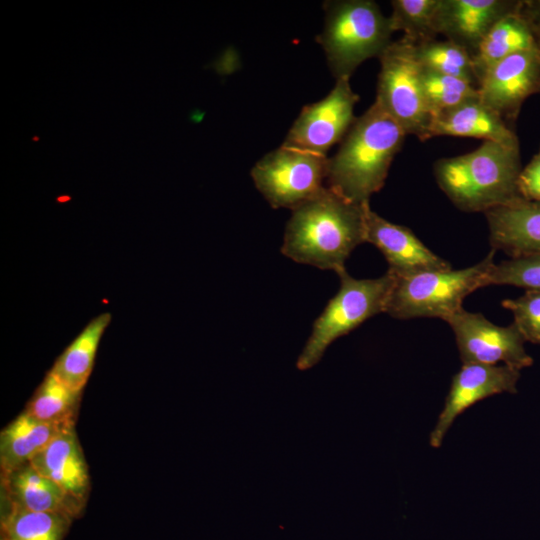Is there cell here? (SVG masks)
Here are the masks:
<instances>
[{
    "mask_svg": "<svg viewBox=\"0 0 540 540\" xmlns=\"http://www.w3.org/2000/svg\"><path fill=\"white\" fill-rule=\"evenodd\" d=\"M325 186L292 210L281 252L291 260L340 274L352 251L365 241V204Z\"/></svg>",
    "mask_w": 540,
    "mask_h": 540,
    "instance_id": "1",
    "label": "cell"
},
{
    "mask_svg": "<svg viewBox=\"0 0 540 540\" xmlns=\"http://www.w3.org/2000/svg\"><path fill=\"white\" fill-rule=\"evenodd\" d=\"M406 133L376 102L356 118L332 158L326 186L345 199L363 204L382 189Z\"/></svg>",
    "mask_w": 540,
    "mask_h": 540,
    "instance_id": "2",
    "label": "cell"
},
{
    "mask_svg": "<svg viewBox=\"0 0 540 540\" xmlns=\"http://www.w3.org/2000/svg\"><path fill=\"white\" fill-rule=\"evenodd\" d=\"M520 145L491 141L434 164L440 189L464 212H483L524 199L519 190Z\"/></svg>",
    "mask_w": 540,
    "mask_h": 540,
    "instance_id": "3",
    "label": "cell"
},
{
    "mask_svg": "<svg viewBox=\"0 0 540 540\" xmlns=\"http://www.w3.org/2000/svg\"><path fill=\"white\" fill-rule=\"evenodd\" d=\"M317 41L337 79L350 78L365 60L380 57L394 33L389 17L371 0L329 1Z\"/></svg>",
    "mask_w": 540,
    "mask_h": 540,
    "instance_id": "4",
    "label": "cell"
},
{
    "mask_svg": "<svg viewBox=\"0 0 540 540\" xmlns=\"http://www.w3.org/2000/svg\"><path fill=\"white\" fill-rule=\"evenodd\" d=\"M495 252L491 249L482 261L460 270L396 276L385 313L397 319L424 317L446 321L463 308V300L469 294L487 286Z\"/></svg>",
    "mask_w": 540,
    "mask_h": 540,
    "instance_id": "5",
    "label": "cell"
},
{
    "mask_svg": "<svg viewBox=\"0 0 540 540\" xmlns=\"http://www.w3.org/2000/svg\"><path fill=\"white\" fill-rule=\"evenodd\" d=\"M338 275L340 288L313 324L311 335L297 360L300 370L318 363L337 338L348 334L367 319L385 312L396 280L389 270L373 279H356L347 271Z\"/></svg>",
    "mask_w": 540,
    "mask_h": 540,
    "instance_id": "6",
    "label": "cell"
},
{
    "mask_svg": "<svg viewBox=\"0 0 540 540\" xmlns=\"http://www.w3.org/2000/svg\"><path fill=\"white\" fill-rule=\"evenodd\" d=\"M375 101L403 129L420 141L431 139L433 115L423 85L422 67L414 44L405 38L392 41L379 57Z\"/></svg>",
    "mask_w": 540,
    "mask_h": 540,
    "instance_id": "7",
    "label": "cell"
},
{
    "mask_svg": "<svg viewBox=\"0 0 540 540\" xmlns=\"http://www.w3.org/2000/svg\"><path fill=\"white\" fill-rule=\"evenodd\" d=\"M326 155L281 145L252 168L258 191L273 208L293 210L326 186Z\"/></svg>",
    "mask_w": 540,
    "mask_h": 540,
    "instance_id": "8",
    "label": "cell"
},
{
    "mask_svg": "<svg viewBox=\"0 0 540 540\" xmlns=\"http://www.w3.org/2000/svg\"><path fill=\"white\" fill-rule=\"evenodd\" d=\"M446 322L453 330L463 364L503 365L521 370L533 364L525 339L513 322L498 326L481 313L460 309Z\"/></svg>",
    "mask_w": 540,
    "mask_h": 540,
    "instance_id": "9",
    "label": "cell"
},
{
    "mask_svg": "<svg viewBox=\"0 0 540 540\" xmlns=\"http://www.w3.org/2000/svg\"><path fill=\"white\" fill-rule=\"evenodd\" d=\"M349 79H337L325 98L303 107L282 145L326 155L341 142L356 119L354 107L359 100Z\"/></svg>",
    "mask_w": 540,
    "mask_h": 540,
    "instance_id": "10",
    "label": "cell"
},
{
    "mask_svg": "<svg viewBox=\"0 0 540 540\" xmlns=\"http://www.w3.org/2000/svg\"><path fill=\"white\" fill-rule=\"evenodd\" d=\"M540 93V49L514 53L492 66L478 86L479 99L510 126L530 96Z\"/></svg>",
    "mask_w": 540,
    "mask_h": 540,
    "instance_id": "11",
    "label": "cell"
},
{
    "mask_svg": "<svg viewBox=\"0 0 540 540\" xmlns=\"http://www.w3.org/2000/svg\"><path fill=\"white\" fill-rule=\"evenodd\" d=\"M520 370L506 365L463 364L453 376L449 393L430 433L433 448L442 445L454 420L467 408L492 395L516 393Z\"/></svg>",
    "mask_w": 540,
    "mask_h": 540,
    "instance_id": "12",
    "label": "cell"
},
{
    "mask_svg": "<svg viewBox=\"0 0 540 540\" xmlns=\"http://www.w3.org/2000/svg\"><path fill=\"white\" fill-rule=\"evenodd\" d=\"M365 241L384 255L389 271L395 276H408L427 271L452 269L448 261L429 250L404 226L391 223L365 204Z\"/></svg>",
    "mask_w": 540,
    "mask_h": 540,
    "instance_id": "13",
    "label": "cell"
},
{
    "mask_svg": "<svg viewBox=\"0 0 540 540\" xmlns=\"http://www.w3.org/2000/svg\"><path fill=\"white\" fill-rule=\"evenodd\" d=\"M522 0H440L436 32L471 56L493 26L518 10Z\"/></svg>",
    "mask_w": 540,
    "mask_h": 540,
    "instance_id": "14",
    "label": "cell"
},
{
    "mask_svg": "<svg viewBox=\"0 0 540 540\" xmlns=\"http://www.w3.org/2000/svg\"><path fill=\"white\" fill-rule=\"evenodd\" d=\"M1 494V506L60 513L72 519L77 518L84 509L29 462L1 473Z\"/></svg>",
    "mask_w": 540,
    "mask_h": 540,
    "instance_id": "15",
    "label": "cell"
},
{
    "mask_svg": "<svg viewBox=\"0 0 540 540\" xmlns=\"http://www.w3.org/2000/svg\"><path fill=\"white\" fill-rule=\"evenodd\" d=\"M29 463L70 498L85 506L90 481L75 425L63 428Z\"/></svg>",
    "mask_w": 540,
    "mask_h": 540,
    "instance_id": "16",
    "label": "cell"
},
{
    "mask_svg": "<svg viewBox=\"0 0 540 540\" xmlns=\"http://www.w3.org/2000/svg\"><path fill=\"white\" fill-rule=\"evenodd\" d=\"M484 214L492 250L510 258L540 254V201L521 199Z\"/></svg>",
    "mask_w": 540,
    "mask_h": 540,
    "instance_id": "17",
    "label": "cell"
},
{
    "mask_svg": "<svg viewBox=\"0 0 540 540\" xmlns=\"http://www.w3.org/2000/svg\"><path fill=\"white\" fill-rule=\"evenodd\" d=\"M431 136L471 137L501 144H519L511 126L487 107L479 96L437 115Z\"/></svg>",
    "mask_w": 540,
    "mask_h": 540,
    "instance_id": "18",
    "label": "cell"
},
{
    "mask_svg": "<svg viewBox=\"0 0 540 540\" xmlns=\"http://www.w3.org/2000/svg\"><path fill=\"white\" fill-rule=\"evenodd\" d=\"M520 7L497 22L472 55L479 83L492 66L506 57L520 51L540 49Z\"/></svg>",
    "mask_w": 540,
    "mask_h": 540,
    "instance_id": "19",
    "label": "cell"
},
{
    "mask_svg": "<svg viewBox=\"0 0 540 540\" xmlns=\"http://www.w3.org/2000/svg\"><path fill=\"white\" fill-rule=\"evenodd\" d=\"M65 427L40 421L24 411L1 431V473L30 462Z\"/></svg>",
    "mask_w": 540,
    "mask_h": 540,
    "instance_id": "20",
    "label": "cell"
},
{
    "mask_svg": "<svg viewBox=\"0 0 540 540\" xmlns=\"http://www.w3.org/2000/svg\"><path fill=\"white\" fill-rule=\"evenodd\" d=\"M111 314L93 318L55 361L50 372L69 388L82 391L92 372L100 340Z\"/></svg>",
    "mask_w": 540,
    "mask_h": 540,
    "instance_id": "21",
    "label": "cell"
},
{
    "mask_svg": "<svg viewBox=\"0 0 540 540\" xmlns=\"http://www.w3.org/2000/svg\"><path fill=\"white\" fill-rule=\"evenodd\" d=\"M72 518L2 506L0 540H63Z\"/></svg>",
    "mask_w": 540,
    "mask_h": 540,
    "instance_id": "22",
    "label": "cell"
},
{
    "mask_svg": "<svg viewBox=\"0 0 540 540\" xmlns=\"http://www.w3.org/2000/svg\"><path fill=\"white\" fill-rule=\"evenodd\" d=\"M81 392L69 388L49 371L25 411L43 422L75 425Z\"/></svg>",
    "mask_w": 540,
    "mask_h": 540,
    "instance_id": "23",
    "label": "cell"
},
{
    "mask_svg": "<svg viewBox=\"0 0 540 540\" xmlns=\"http://www.w3.org/2000/svg\"><path fill=\"white\" fill-rule=\"evenodd\" d=\"M414 48L423 68L467 81L478 89L472 56L463 47L446 39H432L414 44Z\"/></svg>",
    "mask_w": 540,
    "mask_h": 540,
    "instance_id": "24",
    "label": "cell"
},
{
    "mask_svg": "<svg viewBox=\"0 0 540 540\" xmlns=\"http://www.w3.org/2000/svg\"><path fill=\"white\" fill-rule=\"evenodd\" d=\"M440 0H393L389 16L392 28L402 31L413 44L436 39V15Z\"/></svg>",
    "mask_w": 540,
    "mask_h": 540,
    "instance_id": "25",
    "label": "cell"
},
{
    "mask_svg": "<svg viewBox=\"0 0 540 540\" xmlns=\"http://www.w3.org/2000/svg\"><path fill=\"white\" fill-rule=\"evenodd\" d=\"M421 77L425 97L433 119L441 113L478 97V89L459 78L442 75L423 67Z\"/></svg>",
    "mask_w": 540,
    "mask_h": 540,
    "instance_id": "26",
    "label": "cell"
},
{
    "mask_svg": "<svg viewBox=\"0 0 540 540\" xmlns=\"http://www.w3.org/2000/svg\"><path fill=\"white\" fill-rule=\"evenodd\" d=\"M489 285H512L540 291V254L512 257L495 263L487 277Z\"/></svg>",
    "mask_w": 540,
    "mask_h": 540,
    "instance_id": "27",
    "label": "cell"
},
{
    "mask_svg": "<svg viewBox=\"0 0 540 540\" xmlns=\"http://www.w3.org/2000/svg\"><path fill=\"white\" fill-rule=\"evenodd\" d=\"M501 305L512 312L525 341L540 345V291L527 290L516 299H504Z\"/></svg>",
    "mask_w": 540,
    "mask_h": 540,
    "instance_id": "28",
    "label": "cell"
},
{
    "mask_svg": "<svg viewBox=\"0 0 540 540\" xmlns=\"http://www.w3.org/2000/svg\"><path fill=\"white\" fill-rule=\"evenodd\" d=\"M518 185L524 199L529 201H540V150L532 157L530 162L522 168Z\"/></svg>",
    "mask_w": 540,
    "mask_h": 540,
    "instance_id": "29",
    "label": "cell"
},
{
    "mask_svg": "<svg viewBox=\"0 0 540 540\" xmlns=\"http://www.w3.org/2000/svg\"><path fill=\"white\" fill-rule=\"evenodd\" d=\"M520 11L529 22L540 48V0H522Z\"/></svg>",
    "mask_w": 540,
    "mask_h": 540,
    "instance_id": "30",
    "label": "cell"
},
{
    "mask_svg": "<svg viewBox=\"0 0 540 540\" xmlns=\"http://www.w3.org/2000/svg\"><path fill=\"white\" fill-rule=\"evenodd\" d=\"M33 139H34L33 141H37V140H38V137H34Z\"/></svg>",
    "mask_w": 540,
    "mask_h": 540,
    "instance_id": "31",
    "label": "cell"
}]
</instances>
